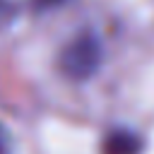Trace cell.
<instances>
[{"instance_id":"obj_1","label":"cell","mask_w":154,"mask_h":154,"mask_svg":"<svg viewBox=\"0 0 154 154\" xmlns=\"http://www.w3.org/2000/svg\"><path fill=\"white\" fill-rule=\"evenodd\" d=\"M103 51H101V41L94 31H82L77 34L63 51L58 58L60 72L70 79H89L99 65H101Z\"/></svg>"},{"instance_id":"obj_2","label":"cell","mask_w":154,"mask_h":154,"mask_svg":"<svg viewBox=\"0 0 154 154\" xmlns=\"http://www.w3.org/2000/svg\"><path fill=\"white\" fill-rule=\"evenodd\" d=\"M142 149L144 140L140 137V132L128 128L111 130L101 142V154H142Z\"/></svg>"},{"instance_id":"obj_3","label":"cell","mask_w":154,"mask_h":154,"mask_svg":"<svg viewBox=\"0 0 154 154\" xmlns=\"http://www.w3.org/2000/svg\"><path fill=\"white\" fill-rule=\"evenodd\" d=\"M65 2H70V0H34V7H38V10H51V7H60V5H65Z\"/></svg>"},{"instance_id":"obj_4","label":"cell","mask_w":154,"mask_h":154,"mask_svg":"<svg viewBox=\"0 0 154 154\" xmlns=\"http://www.w3.org/2000/svg\"><path fill=\"white\" fill-rule=\"evenodd\" d=\"M0 154H5V142H2V135H0Z\"/></svg>"}]
</instances>
